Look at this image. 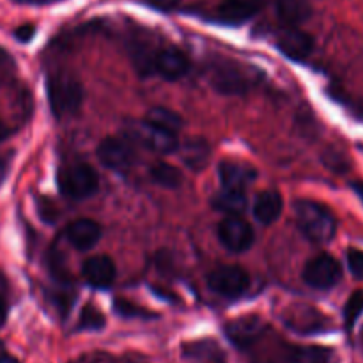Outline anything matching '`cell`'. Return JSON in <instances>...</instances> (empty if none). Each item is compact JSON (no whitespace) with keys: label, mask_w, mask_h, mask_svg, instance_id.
<instances>
[{"label":"cell","mask_w":363,"mask_h":363,"mask_svg":"<svg viewBox=\"0 0 363 363\" xmlns=\"http://www.w3.org/2000/svg\"><path fill=\"white\" fill-rule=\"evenodd\" d=\"M294 215L301 234L312 243L325 245L335 236L337 220L323 204L314 201H298L294 204Z\"/></svg>","instance_id":"cell-1"},{"label":"cell","mask_w":363,"mask_h":363,"mask_svg":"<svg viewBox=\"0 0 363 363\" xmlns=\"http://www.w3.org/2000/svg\"><path fill=\"white\" fill-rule=\"evenodd\" d=\"M48 103L55 117H66L77 112L84 99L82 85L73 74L53 73L46 84Z\"/></svg>","instance_id":"cell-2"},{"label":"cell","mask_w":363,"mask_h":363,"mask_svg":"<svg viewBox=\"0 0 363 363\" xmlns=\"http://www.w3.org/2000/svg\"><path fill=\"white\" fill-rule=\"evenodd\" d=\"M124 133L130 142H135V144L152 152H158V155H172L179 147L176 133H170L147 119L128 121L124 124Z\"/></svg>","instance_id":"cell-3"},{"label":"cell","mask_w":363,"mask_h":363,"mask_svg":"<svg viewBox=\"0 0 363 363\" xmlns=\"http://www.w3.org/2000/svg\"><path fill=\"white\" fill-rule=\"evenodd\" d=\"M59 188L66 197L84 201L98 191V174L87 163H71L59 170Z\"/></svg>","instance_id":"cell-4"},{"label":"cell","mask_w":363,"mask_h":363,"mask_svg":"<svg viewBox=\"0 0 363 363\" xmlns=\"http://www.w3.org/2000/svg\"><path fill=\"white\" fill-rule=\"evenodd\" d=\"M209 84L216 92L225 96L245 94L250 87L245 71L230 60H220L209 66Z\"/></svg>","instance_id":"cell-5"},{"label":"cell","mask_w":363,"mask_h":363,"mask_svg":"<svg viewBox=\"0 0 363 363\" xmlns=\"http://www.w3.org/2000/svg\"><path fill=\"white\" fill-rule=\"evenodd\" d=\"M206 280L213 293L225 298L241 296L250 286V275L241 266H220Z\"/></svg>","instance_id":"cell-6"},{"label":"cell","mask_w":363,"mask_h":363,"mask_svg":"<svg viewBox=\"0 0 363 363\" xmlns=\"http://www.w3.org/2000/svg\"><path fill=\"white\" fill-rule=\"evenodd\" d=\"M340 277H342V266L337 259L326 254L311 259L303 269L305 284L321 291L337 286Z\"/></svg>","instance_id":"cell-7"},{"label":"cell","mask_w":363,"mask_h":363,"mask_svg":"<svg viewBox=\"0 0 363 363\" xmlns=\"http://www.w3.org/2000/svg\"><path fill=\"white\" fill-rule=\"evenodd\" d=\"M223 330H225L227 339H229L234 346L240 347V350H248V347H252L255 342H259V340L262 339V335L266 333L268 326H266L264 319L262 318L248 314L229 321Z\"/></svg>","instance_id":"cell-8"},{"label":"cell","mask_w":363,"mask_h":363,"mask_svg":"<svg viewBox=\"0 0 363 363\" xmlns=\"http://www.w3.org/2000/svg\"><path fill=\"white\" fill-rule=\"evenodd\" d=\"M98 160L103 167L113 172H128L135 163V151L130 140L123 138H105L98 145Z\"/></svg>","instance_id":"cell-9"},{"label":"cell","mask_w":363,"mask_h":363,"mask_svg":"<svg viewBox=\"0 0 363 363\" xmlns=\"http://www.w3.org/2000/svg\"><path fill=\"white\" fill-rule=\"evenodd\" d=\"M218 240L229 252L241 254L254 245V230L240 216H227L218 225Z\"/></svg>","instance_id":"cell-10"},{"label":"cell","mask_w":363,"mask_h":363,"mask_svg":"<svg viewBox=\"0 0 363 363\" xmlns=\"http://www.w3.org/2000/svg\"><path fill=\"white\" fill-rule=\"evenodd\" d=\"M152 71L165 80L174 82L190 71V59L176 46H167V48L156 50Z\"/></svg>","instance_id":"cell-11"},{"label":"cell","mask_w":363,"mask_h":363,"mask_svg":"<svg viewBox=\"0 0 363 363\" xmlns=\"http://www.w3.org/2000/svg\"><path fill=\"white\" fill-rule=\"evenodd\" d=\"M116 264L106 255H94L82 264V275L89 286L96 289H108L116 280Z\"/></svg>","instance_id":"cell-12"},{"label":"cell","mask_w":363,"mask_h":363,"mask_svg":"<svg viewBox=\"0 0 363 363\" xmlns=\"http://www.w3.org/2000/svg\"><path fill=\"white\" fill-rule=\"evenodd\" d=\"M218 176H220V183H222V188H227V190L245 191L255 181V177H257V170H255L252 165H248V163L227 160V162L220 163Z\"/></svg>","instance_id":"cell-13"},{"label":"cell","mask_w":363,"mask_h":363,"mask_svg":"<svg viewBox=\"0 0 363 363\" xmlns=\"http://www.w3.org/2000/svg\"><path fill=\"white\" fill-rule=\"evenodd\" d=\"M66 238L71 247L80 252H87L101 240V225L96 220L78 218L67 225Z\"/></svg>","instance_id":"cell-14"},{"label":"cell","mask_w":363,"mask_h":363,"mask_svg":"<svg viewBox=\"0 0 363 363\" xmlns=\"http://www.w3.org/2000/svg\"><path fill=\"white\" fill-rule=\"evenodd\" d=\"M184 360L191 363H227V353L216 340L201 339L181 346Z\"/></svg>","instance_id":"cell-15"},{"label":"cell","mask_w":363,"mask_h":363,"mask_svg":"<svg viewBox=\"0 0 363 363\" xmlns=\"http://www.w3.org/2000/svg\"><path fill=\"white\" fill-rule=\"evenodd\" d=\"M280 52L286 57H289L291 60H303L314 50V39L311 34L303 30H298V28L291 27L287 30H284L279 35V41H277Z\"/></svg>","instance_id":"cell-16"},{"label":"cell","mask_w":363,"mask_h":363,"mask_svg":"<svg viewBox=\"0 0 363 363\" xmlns=\"http://www.w3.org/2000/svg\"><path fill=\"white\" fill-rule=\"evenodd\" d=\"M261 6L262 0H223L218 9H216V13H218L220 21H223V23L238 25L255 16Z\"/></svg>","instance_id":"cell-17"},{"label":"cell","mask_w":363,"mask_h":363,"mask_svg":"<svg viewBox=\"0 0 363 363\" xmlns=\"http://www.w3.org/2000/svg\"><path fill=\"white\" fill-rule=\"evenodd\" d=\"M284 319L294 332L314 333L325 328V318L312 307H291Z\"/></svg>","instance_id":"cell-18"},{"label":"cell","mask_w":363,"mask_h":363,"mask_svg":"<svg viewBox=\"0 0 363 363\" xmlns=\"http://www.w3.org/2000/svg\"><path fill=\"white\" fill-rule=\"evenodd\" d=\"M181 160L184 165L194 172H201L208 167L209 158H211V147L204 138H188L181 147Z\"/></svg>","instance_id":"cell-19"},{"label":"cell","mask_w":363,"mask_h":363,"mask_svg":"<svg viewBox=\"0 0 363 363\" xmlns=\"http://www.w3.org/2000/svg\"><path fill=\"white\" fill-rule=\"evenodd\" d=\"M284 208L282 197L277 190H264L255 197L254 216L262 225H272L280 216Z\"/></svg>","instance_id":"cell-20"},{"label":"cell","mask_w":363,"mask_h":363,"mask_svg":"<svg viewBox=\"0 0 363 363\" xmlns=\"http://www.w3.org/2000/svg\"><path fill=\"white\" fill-rule=\"evenodd\" d=\"M277 16L284 23L296 27L298 23H303L312 14V7L308 0H275Z\"/></svg>","instance_id":"cell-21"},{"label":"cell","mask_w":363,"mask_h":363,"mask_svg":"<svg viewBox=\"0 0 363 363\" xmlns=\"http://www.w3.org/2000/svg\"><path fill=\"white\" fill-rule=\"evenodd\" d=\"M211 206L216 211L225 213L227 216H240L247 211V195L240 190H227L222 188L215 197L211 199Z\"/></svg>","instance_id":"cell-22"},{"label":"cell","mask_w":363,"mask_h":363,"mask_svg":"<svg viewBox=\"0 0 363 363\" xmlns=\"http://www.w3.org/2000/svg\"><path fill=\"white\" fill-rule=\"evenodd\" d=\"M149 176L151 181L158 186L167 188V190H176L183 184V174L177 167L170 165L167 162H156L149 167Z\"/></svg>","instance_id":"cell-23"},{"label":"cell","mask_w":363,"mask_h":363,"mask_svg":"<svg viewBox=\"0 0 363 363\" xmlns=\"http://www.w3.org/2000/svg\"><path fill=\"white\" fill-rule=\"evenodd\" d=\"M286 363H333V353L321 346L291 347L286 354Z\"/></svg>","instance_id":"cell-24"},{"label":"cell","mask_w":363,"mask_h":363,"mask_svg":"<svg viewBox=\"0 0 363 363\" xmlns=\"http://www.w3.org/2000/svg\"><path fill=\"white\" fill-rule=\"evenodd\" d=\"M145 119L151 121L156 126L163 128V130L170 131V133H177L183 128V119H181L179 113L170 108H165V106L151 108L147 112V116H145Z\"/></svg>","instance_id":"cell-25"},{"label":"cell","mask_w":363,"mask_h":363,"mask_svg":"<svg viewBox=\"0 0 363 363\" xmlns=\"http://www.w3.org/2000/svg\"><path fill=\"white\" fill-rule=\"evenodd\" d=\"M105 315H103L94 305H85L84 311H82L80 314L78 326H80L82 330H92V332H96V330L105 328Z\"/></svg>","instance_id":"cell-26"},{"label":"cell","mask_w":363,"mask_h":363,"mask_svg":"<svg viewBox=\"0 0 363 363\" xmlns=\"http://www.w3.org/2000/svg\"><path fill=\"white\" fill-rule=\"evenodd\" d=\"M363 314V291H357L350 296L346 307H344V321H346L347 328H353L354 323Z\"/></svg>","instance_id":"cell-27"},{"label":"cell","mask_w":363,"mask_h":363,"mask_svg":"<svg viewBox=\"0 0 363 363\" xmlns=\"http://www.w3.org/2000/svg\"><path fill=\"white\" fill-rule=\"evenodd\" d=\"M116 312L123 318H152V314H149L142 307H137V305L126 300H116Z\"/></svg>","instance_id":"cell-28"},{"label":"cell","mask_w":363,"mask_h":363,"mask_svg":"<svg viewBox=\"0 0 363 363\" xmlns=\"http://www.w3.org/2000/svg\"><path fill=\"white\" fill-rule=\"evenodd\" d=\"M347 266H350V272L353 273L354 279L363 280V250L350 248L347 250Z\"/></svg>","instance_id":"cell-29"},{"label":"cell","mask_w":363,"mask_h":363,"mask_svg":"<svg viewBox=\"0 0 363 363\" xmlns=\"http://www.w3.org/2000/svg\"><path fill=\"white\" fill-rule=\"evenodd\" d=\"M34 34H35L34 25H21L20 28H16V30H14V35H16L18 41H21V43H28L32 38H34Z\"/></svg>","instance_id":"cell-30"},{"label":"cell","mask_w":363,"mask_h":363,"mask_svg":"<svg viewBox=\"0 0 363 363\" xmlns=\"http://www.w3.org/2000/svg\"><path fill=\"white\" fill-rule=\"evenodd\" d=\"M151 6H155L156 9H162V11H170L174 7L179 6L181 0H147Z\"/></svg>","instance_id":"cell-31"},{"label":"cell","mask_w":363,"mask_h":363,"mask_svg":"<svg viewBox=\"0 0 363 363\" xmlns=\"http://www.w3.org/2000/svg\"><path fill=\"white\" fill-rule=\"evenodd\" d=\"M7 172H9V158L0 156V184H2L4 179L7 177Z\"/></svg>","instance_id":"cell-32"},{"label":"cell","mask_w":363,"mask_h":363,"mask_svg":"<svg viewBox=\"0 0 363 363\" xmlns=\"http://www.w3.org/2000/svg\"><path fill=\"white\" fill-rule=\"evenodd\" d=\"M0 363H20L14 357H11L6 350H4V344L0 342Z\"/></svg>","instance_id":"cell-33"},{"label":"cell","mask_w":363,"mask_h":363,"mask_svg":"<svg viewBox=\"0 0 363 363\" xmlns=\"http://www.w3.org/2000/svg\"><path fill=\"white\" fill-rule=\"evenodd\" d=\"M11 66H13V62H11L7 52H4V50L0 48V69H4V67H11Z\"/></svg>","instance_id":"cell-34"},{"label":"cell","mask_w":363,"mask_h":363,"mask_svg":"<svg viewBox=\"0 0 363 363\" xmlns=\"http://www.w3.org/2000/svg\"><path fill=\"white\" fill-rule=\"evenodd\" d=\"M351 188H353V191L358 195L363 204V181H354V183H351Z\"/></svg>","instance_id":"cell-35"},{"label":"cell","mask_w":363,"mask_h":363,"mask_svg":"<svg viewBox=\"0 0 363 363\" xmlns=\"http://www.w3.org/2000/svg\"><path fill=\"white\" fill-rule=\"evenodd\" d=\"M6 318H7V305L6 301H4V298L0 296V326L6 323Z\"/></svg>","instance_id":"cell-36"},{"label":"cell","mask_w":363,"mask_h":363,"mask_svg":"<svg viewBox=\"0 0 363 363\" xmlns=\"http://www.w3.org/2000/svg\"><path fill=\"white\" fill-rule=\"evenodd\" d=\"M9 135H11V130H9V128H7V124L4 123V121H0V142L6 140V138L9 137Z\"/></svg>","instance_id":"cell-37"},{"label":"cell","mask_w":363,"mask_h":363,"mask_svg":"<svg viewBox=\"0 0 363 363\" xmlns=\"http://www.w3.org/2000/svg\"><path fill=\"white\" fill-rule=\"evenodd\" d=\"M117 363H144V362H138V360H131V358H124V360L117 362Z\"/></svg>","instance_id":"cell-38"},{"label":"cell","mask_w":363,"mask_h":363,"mask_svg":"<svg viewBox=\"0 0 363 363\" xmlns=\"http://www.w3.org/2000/svg\"><path fill=\"white\" fill-rule=\"evenodd\" d=\"M360 342H362V350H363V328H362V335H360Z\"/></svg>","instance_id":"cell-39"}]
</instances>
